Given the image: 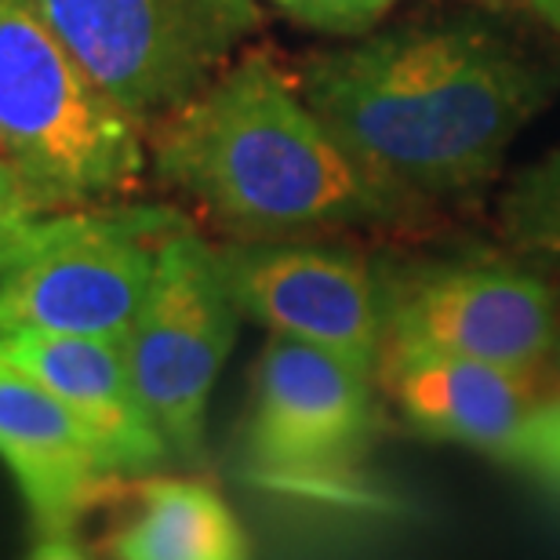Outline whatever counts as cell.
Returning <instances> with one entry per match:
<instances>
[{
	"label": "cell",
	"instance_id": "ac0fdd59",
	"mask_svg": "<svg viewBox=\"0 0 560 560\" xmlns=\"http://www.w3.org/2000/svg\"><path fill=\"white\" fill-rule=\"evenodd\" d=\"M535 11H539V15L560 33V0H539V4H535Z\"/></svg>",
	"mask_w": 560,
	"mask_h": 560
},
{
	"label": "cell",
	"instance_id": "7a4b0ae2",
	"mask_svg": "<svg viewBox=\"0 0 560 560\" xmlns=\"http://www.w3.org/2000/svg\"><path fill=\"white\" fill-rule=\"evenodd\" d=\"M145 142L156 178L241 241L394 222L416 200L364 172L266 55L230 62Z\"/></svg>",
	"mask_w": 560,
	"mask_h": 560
},
{
	"label": "cell",
	"instance_id": "5b68a950",
	"mask_svg": "<svg viewBox=\"0 0 560 560\" xmlns=\"http://www.w3.org/2000/svg\"><path fill=\"white\" fill-rule=\"evenodd\" d=\"M77 62L142 128L194 98L262 33L259 0H37Z\"/></svg>",
	"mask_w": 560,
	"mask_h": 560
},
{
	"label": "cell",
	"instance_id": "e0dca14e",
	"mask_svg": "<svg viewBox=\"0 0 560 560\" xmlns=\"http://www.w3.org/2000/svg\"><path fill=\"white\" fill-rule=\"evenodd\" d=\"M26 560H92V557L77 542V532H70V535H40Z\"/></svg>",
	"mask_w": 560,
	"mask_h": 560
},
{
	"label": "cell",
	"instance_id": "4fadbf2b",
	"mask_svg": "<svg viewBox=\"0 0 560 560\" xmlns=\"http://www.w3.org/2000/svg\"><path fill=\"white\" fill-rule=\"evenodd\" d=\"M114 560H252L248 535L215 488L142 477L136 513L109 539Z\"/></svg>",
	"mask_w": 560,
	"mask_h": 560
},
{
	"label": "cell",
	"instance_id": "30bf717a",
	"mask_svg": "<svg viewBox=\"0 0 560 560\" xmlns=\"http://www.w3.org/2000/svg\"><path fill=\"white\" fill-rule=\"evenodd\" d=\"M241 317L270 335L328 350L378 378L383 291L361 255L313 241H233L219 248Z\"/></svg>",
	"mask_w": 560,
	"mask_h": 560
},
{
	"label": "cell",
	"instance_id": "7c38bea8",
	"mask_svg": "<svg viewBox=\"0 0 560 560\" xmlns=\"http://www.w3.org/2000/svg\"><path fill=\"white\" fill-rule=\"evenodd\" d=\"M0 463L8 466L33 535H70L114 485L98 444L40 383L0 361Z\"/></svg>",
	"mask_w": 560,
	"mask_h": 560
},
{
	"label": "cell",
	"instance_id": "ba28073f",
	"mask_svg": "<svg viewBox=\"0 0 560 560\" xmlns=\"http://www.w3.org/2000/svg\"><path fill=\"white\" fill-rule=\"evenodd\" d=\"M375 383L372 372L328 350L270 335L244 422L252 469L295 488L350 474L375 433Z\"/></svg>",
	"mask_w": 560,
	"mask_h": 560
},
{
	"label": "cell",
	"instance_id": "d6986e66",
	"mask_svg": "<svg viewBox=\"0 0 560 560\" xmlns=\"http://www.w3.org/2000/svg\"><path fill=\"white\" fill-rule=\"evenodd\" d=\"M553 357H557V383H560V331H557V346H553Z\"/></svg>",
	"mask_w": 560,
	"mask_h": 560
},
{
	"label": "cell",
	"instance_id": "8fae6325",
	"mask_svg": "<svg viewBox=\"0 0 560 560\" xmlns=\"http://www.w3.org/2000/svg\"><path fill=\"white\" fill-rule=\"evenodd\" d=\"M0 361L40 383L98 444L114 477H153L172 458V447L145 411L120 342L81 335L8 331Z\"/></svg>",
	"mask_w": 560,
	"mask_h": 560
},
{
	"label": "cell",
	"instance_id": "6da1fadb",
	"mask_svg": "<svg viewBox=\"0 0 560 560\" xmlns=\"http://www.w3.org/2000/svg\"><path fill=\"white\" fill-rule=\"evenodd\" d=\"M299 92L364 172L408 197H452L495 175L553 73L485 22L436 19L317 51Z\"/></svg>",
	"mask_w": 560,
	"mask_h": 560
},
{
	"label": "cell",
	"instance_id": "3957f363",
	"mask_svg": "<svg viewBox=\"0 0 560 560\" xmlns=\"http://www.w3.org/2000/svg\"><path fill=\"white\" fill-rule=\"evenodd\" d=\"M145 128L77 62L37 0H0V156L48 211L145 183Z\"/></svg>",
	"mask_w": 560,
	"mask_h": 560
},
{
	"label": "cell",
	"instance_id": "5bb4252c",
	"mask_svg": "<svg viewBox=\"0 0 560 560\" xmlns=\"http://www.w3.org/2000/svg\"><path fill=\"white\" fill-rule=\"evenodd\" d=\"M502 230L521 248L560 255V145L510 186L502 200Z\"/></svg>",
	"mask_w": 560,
	"mask_h": 560
},
{
	"label": "cell",
	"instance_id": "277c9868",
	"mask_svg": "<svg viewBox=\"0 0 560 560\" xmlns=\"http://www.w3.org/2000/svg\"><path fill=\"white\" fill-rule=\"evenodd\" d=\"M183 219L167 208L92 205L37 219L0 270V335H81L125 342L156 255Z\"/></svg>",
	"mask_w": 560,
	"mask_h": 560
},
{
	"label": "cell",
	"instance_id": "9a60e30c",
	"mask_svg": "<svg viewBox=\"0 0 560 560\" xmlns=\"http://www.w3.org/2000/svg\"><path fill=\"white\" fill-rule=\"evenodd\" d=\"M284 19L302 30L331 33V37H361L386 19L400 0H270Z\"/></svg>",
	"mask_w": 560,
	"mask_h": 560
},
{
	"label": "cell",
	"instance_id": "9c48e42d",
	"mask_svg": "<svg viewBox=\"0 0 560 560\" xmlns=\"http://www.w3.org/2000/svg\"><path fill=\"white\" fill-rule=\"evenodd\" d=\"M378 383L416 430L517 466L560 488V383L539 372L386 342Z\"/></svg>",
	"mask_w": 560,
	"mask_h": 560
},
{
	"label": "cell",
	"instance_id": "52a82bcc",
	"mask_svg": "<svg viewBox=\"0 0 560 560\" xmlns=\"http://www.w3.org/2000/svg\"><path fill=\"white\" fill-rule=\"evenodd\" d=\"M386 342L463 361L542 372L557 306L539 277L502 262H416L378 280Z\"/></svg>",
	"mask_w": 560,
	"mask_h": 560
},
{
	"label": "cell",
	"instance_id": "2e32d148",
	"mask_svg": "<svg viewBox=\"0 0 560 560\" xmlns=\"http://www.w3.org/2000/svg\"><path fill=\"white\" fill-rule=\"evenodd\" d=\"M51 215L40 205L37 194L22 183V175L0 156V270L15 259V252L22 248L26 233L37 226V219Z\"/></svg>",
	"mask_w": 560,
	"mask_h": 560
},
{
	"label": "cell",
	"instance_id": "8992f818",
	"mask_svg": "<svg viewBox=\"0 0 560 560\" xmlns=\"http://www.w3.org/2000/svg\"><path fill=\"white\" fill-rule=\"evenodd\" d=\"M237 324L241 310L219 248L183 222L161 244L150 291L120 350L172 458L186 466L205 455L211 389L237 342Z\"/></svg>",
	"mask_w": 560,
	"mask_h": 560
},
{
	"label": "cell",
	"instance_id": "ffe728a7",
	"mask_svg": "<svg viewBox=\"0 0 560 560\" xmlns=\"http://www.w3.org/2000/svg\"><path fill=\"white\" fill-rule=\"evenodd\" d=\"M524 4H532V8H535V4H539V0H524Z\"/></svg>",
	"mask_w": 560,
	"mask_h": 560
}]
</instances>
